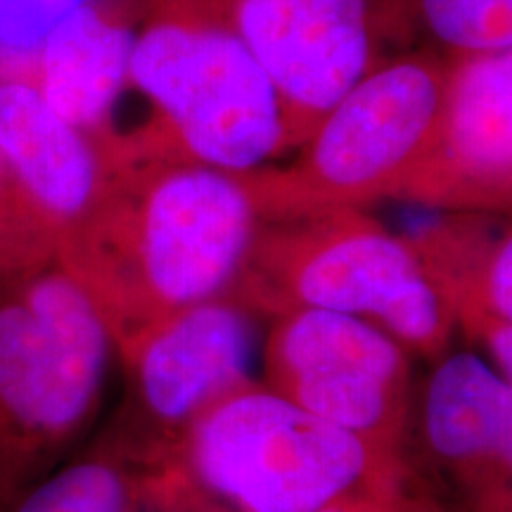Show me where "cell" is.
I'll use <instances>...</instances> for the list:
<instances>
[{
	"label": "cell",
	"mask_w": 512,
	"mask_h": 512,
	"mask_svg": "<svg viewBox=\"0 0 512 512\" xmlns=\"http://www.w3.org/2000/svg\"><path fill=\"white\" fill-rule=\"evenodd\" d=\"M230 297L268 318L311 309L370 320L420 356H444L456 330L401 233L354 207L261 221Z\"/></svg>",
	"instance_id": "277c9868"
},
{
	"label": "cell",
	"mask_w": 512,
	"mask_h": 512,
	"mask_svg": "<svg viewBox=\"0 0 512 512\" xmlns=\"http://www.w3.org/2000/svg\"><path fill=\"white\" fill-rule=\"evenodd\" d=\"M394 200L434 211L510 214L512 48L446 55L432 143Z\"/></svg>",
	"instance_id": "30bf717a"
},
{
	"label": "cell",
	"mask_w": 512,
	"mask_h": 512,
	"mask_svg": "<svg viewBox=\"0 0 512 512\" xmlns=\"http://www.w3.org/2000/svg\"><path fill=\"white\" fill-rule=\"evenodd\" d=\"M408 465L256 380L211 406L138 482L143 501L171 512H318Z\"/></svg>",
	"instance_id": "7a4b0ae2"
},
{
	"label": "cell",
	"mask_w": 512,
	"mask_h": 512,
	"mask_svg": "<svg viewBox=\"0 0 512 512\" xmlns=\"http://www.w3.org/2000/svg\"><path fill=\"white\" fill-rule=\"evenodd\" d=\"M114 354L60 266L0 278V512L64 465L102 401Z\"/></svg>",
	"instance_id": "3957f363"
},
{
	"label": "cell",
	"mask_w": 512,
	"mask_h": 512,
	"mask_svg": "<svg viewBox=\"0 0 512 512\" xmlns=\"http://www.w3.org/2000/svg\"><path fill=\"white\" fill-rule=\"evenodd\" d=\"M133 15L126 0H88L38 46L10 79L29 83L50 110L98 138L128 86Z\"/></svg>",
	"instance_id": "5bb4252c"
},
{
	"label": "cell",
	"mask_w": 512,
	"mask_h": 512,
	"mask_svg": "<svg viewBox=\"0 0 512 512\" xmlns=\"http://www.w3.org/2000/svg\"><path fill=\"white\" fill-rule=\"evenodd\" d=\"M128 83L192 162L249 174L287 152L278 91L235 31L226 0H152Z\"/></svg>",
	"instance_id": "5b68a950"
},
{
	"label": "cell",
	"mask_w": 512,
	"mask_h": 512,
	"mask_svg": "<svg viewBox=\"0 0 512 512\" xmlns=\"http://www.w3.org/2000/svg\"><path fill=\"white\" fill-rule=\"evenodd\" d=\"M117 356L126 392L93 446L143 479L211 406L256 382V313L223 294L159 320Z\"/></svg>",
	"instance_id": "52a82bcc"
},
{
	"label": "cell",
	"mask_w": 512,
	"mask_h": 512,
	"mask_svg": "<svg viewBox=\"0 0 512 512\" xmlns=\"http://www.w3.org/2000/svg\"><path fill=\"white\" fill-rule=\"evenodd\" d=\"M396 512H448V510L446 505L439 501V496L432 494L430 486H427L420 472L411 465L406 479H403Z\"/></svg>",
	"instance_id": "ffe728a7"
},
{
	"label": "cell",
	"mask_w": 512,
	"mask_h": 512,
	"mask_svg": "<svg viewBox=\"0 0 512 512\" xmlns=\"http://www.w3.org/2000/svg\"><path fill=\"white\" fill-rule=\"evenodd\" d=\"M55 249V238L0 162V278L53 264Z\"/></svg>",
	"instance_id": "e0dca14e"
},
{
	"label": "cell",
	"mask_w": 512,
	"mask_h": 512,
	"mask_svg": "<svg viewBox=\"0 0 512 512\" xmlns=\"http://www.w3.org/2000/svg\"><path fill=\"white\" fill-rule=\"evenodd\" d=\"M126 3H128V5H131V8H133V10H136V12H138V15H143V12H145V8H147V5H150V3H152V0H126Z\"/></svg>",
	"instance_id": "44dd1931"
},
{
	"label": "cell",
	"mask_w": 512,
	"mask_h": 512,
	"mask_svg": "<svg viewBox=\"0 0 512 512\" xmlns=\"http://www.w3.org/2000/svg\"><path fill=\"white\" fill-rule=\"evenodd\" d=\"M226 10L278 91L287 150L392 48L389 0H226Z\"/></svg>",
	"instance_id": "9c48e42d"
},
{
	"label": "cell",
	"mask_w": 512,
	"mask_h": 512,
	"mask_svg": "<svg viewBox=\"0 0 512 512\" xmlns=\"http://www.w3.org/2000/svg\"><path fill=\"white\" fill-rule=\"evenodd\" d=\"M411 465L403 467L392 475L377 477L373 482L358 486L351 494L337 498L320 508L318 512H396L403 479H406Z\"/></svg>",
	"instance_id": "d6986e66"
},
{
	"label": "cell",
	"mask_w": 512,
	"mask_h": 512,
	"mask_svg": "<svg viewBox=\"0 0 512 512\" xmlns=\"http://www.w3.org/2000/svg\"><path fill=\"white\" fill-rule=\"evenodd\" d=\"M140 503L136 472L91 444L81 458L34 486L12 512H138Z\"/></svg>",
	"instance_id": "2e32d148"
},
{
	"label": "cell",
	"mask_w": 512,
	"mask_h": 512,
	"mask_svg": "<svg viewBox=\"0 0 512 512\" xmlns=\"http://www.w3.org/2000/svg\"><path fill=\"white\" fill-rule=\"evenodd\" d=\"M98 138L105 185L62 235L55 264L91 299L119 354L159 320L230 294L261 216L242 174L192 162L155 119Z\"/></svg>",
	"instance_id": "6da1fadb"
},
{
	"label": "cell",
	"mask_w": 512,
	"mask_h": 512,
	"mask_svg": "<svg viewBox=\"0 0 512 512\" xmlns=\"http://www.w3.org/2000/svg\"><path fill=\"white\" fill-rule=\"evenodd\" d=\"M0 162L57 245L107 178L100 138L64 121L19 79H0Z\"/></svg>",
	"instance_id": "4fadbf2b"
},
{
	"label": "cell",
	"mask_w": 512,
	"mask_h": 512,
	"mask_svg": "<svg viewBox=\"0 0 512 512\" xmlns=\"http://www.w3.org/2000/svg\"><path fill=\"white\" fill-rule=\"evenodd\" d=\"M88 0H0V79L15 76L60 24Z\"/></svg>",
	"instance_id": "ac0fdd59"
},
{
	"label": "cell",
	"mask_w": 512,
	"mask_h": 512,
	"mask_svg": "<svg viewBox=\"0 0 512 512\" xmlns=\"http://www.w3.org/2000/svg\"><path fill=\"white\" fill-rule=\"evenodd\" d=\"M444 81L441 50L408 48L377 62L318 121L290 166L242 174L261 221L394 200L432 143Z\"/></svg>",
	"instance_id": "8992f818"
},
{
	"label": "cell",
	"mask_w": 512,
	"mask_h": 512,
	"mask_svg": "<svg viewBox=\"0 0 512 512\" xmlns=\"http://www.w3.org/2000/svg\"><path fill=\"white\" fill-rule=\"evenodd\" d=\"M392 48L408 50L418 36L441 53L512 48V0H389Z\"/></svg>",
	"instance_id": "9a60e30c"
},
{
	"label": "cell",
	"mask_w": 512,
	"mask_h": 512,
	"mask_svg": "<svg viewBox=\"0 0 512 512\" xmlns=\"http://www.w3.org/2000/svg\"><path fill=\"white\" fill-rule=\"evenodd\" d=\"M418 430L456 512H512V382L475 351L441 356L422 387Z\"/></svg>",
	"instance_id": "8fae6325"
},
{
	"label": "cell",
	"mask_w": 512,
	"mask_h": 512,
	"mask_svg": "<svg viewBox=\"0 0 512 512\" xmlns=\"http://www.w3.org/2000/svg\"><path fill=\"white\" fill-rule=\"evenodd\" d=\"M496 216L437 211L401 233L453 313L498 375L512 377V230Z\"/></svg>",
	"instance_id": "7c38bea8"
},
{
	"label": "cell",
	"mask_w": 512,
	"mask_h": 512,
	"mask_svg": "<svg viewBox=\"0 0 512 512\" xmlns=\"http://www.w3.org/2000/svg\"><path fill=\"white\" fill-rule=\"evenodd\" d=\"M411 351L370 320L332 311L275 316L261 344V382L306 413L408 460Z\"/></svg>",
	"instance_id": "ba28073f"
}]
</instances>
